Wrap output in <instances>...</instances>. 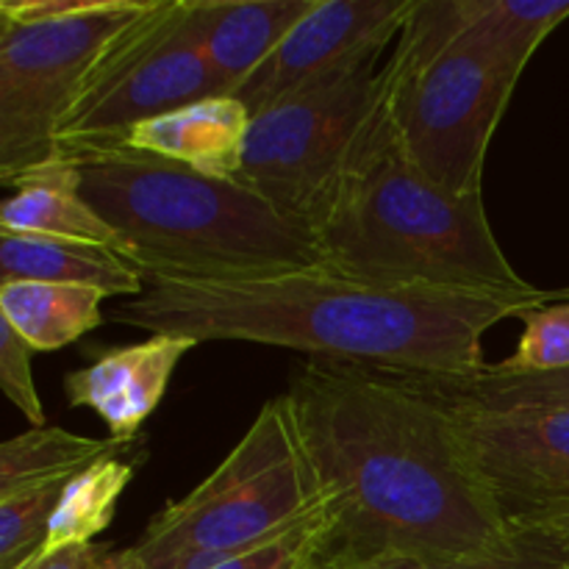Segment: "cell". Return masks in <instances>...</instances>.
<instances>
[{"mask_svg": "<svg viewBox=\"0 0 569 569\" xmlns=\"http://www.w3.org/2000/svg\"><path fill=\"white\" fill-rule=\"evenodd\" d=\"M287 395L328 498L309 567L445 565L520 542L428 381L311 361Z\"/></svg>", "mask_w": 569, "mask_h": 569, "instance_id": "obj_1", "label": "cell"}, {"mask_svg": "<svg viewBox=\"0 0 569 569\" xmlns=\"http://www.w3.org/2000/svg\"><path fill=\"white\" fill-rule=\"evenodd\" d=\"M548 298L383 287L331 270L250 281L144 278V292L111 311V322L194 342H253L298 350L415 381H467L487 370L483 337Z\"/></svg>", "mask_w": 569, "mask_h": 569, "instance_id": "obj_2", "label": "cell"}, {"mask_svg": "<svg viewBox=\"0 0 569 569\" xmlns=\"http://www.w3.org/2000/svg\"><path fill=\"white\" fill-rule=\"evenodd\" d=\"M311 231L326 270L356 281L509 298L553 295L511 267L483 194L459 198L411 161L383 87Z\"/></svg>", "mask_w": 569, "mask_h": 569, "instance_id": "obj_3", "label": "cell"}, {"mask_svg": "<svg viewBox=\"0 0 569 569\" xmlns=\"http://www.w3.org/2000/svg\"><path fill=\"white\" fill-rule=\"evenodd\" d=\"M83 198L142 278L250 281L326 270L317 237L239 178H214L120 142L59 148Z\"/></svg>", "mask_w": 569, "mask_h": 569, "instance_id": "obj_4", "label": "cell"}, {"mask_svg": "<svg viewBox=\"0 0 569 569\" xmlns=\"http://www.w3.org/2000/svg\"><path fill=\"white\" fill-rule=\"evenodd\" d=\"M292 398L270 400L214 472L167 503L133 548L128 569H214L281 539L326 511Z\"/></svg>", "mask_w": 569, "mask_h": 569, "instance_id": "obj_5", "label": "cell"}, {"mask_svg": "<svg viewBox=\"0 0 569 569\" xmlns=\"http://www.w3.org/2000/svg\"><path fill=\"white\" fill-rule=\"evenodd\" d=\"M517 83L515 70L459 37L456 0H415L383 64L406 153L459 198H481L489 144Z\"/></svg>", "mask_w": 569, "mask_h": 569, "instance_id": "obj_6", "label": "cell"}, {"mask_svg": "<svg viewBox=\"0 0 569 569\" xmlns=\"http://www.w3.org/2000/svg\"><path fill=\"white\" fill-rule=\"evenodd\" d=\"M222 94L203 44V0H148L111 37L59 128V148L117 142L137 122Z\"/></svg>", "mask_w": 569, "mask_h": 569, "instance_id": "obj_7", "label": "cell"}, {"mask_svg": "<svg viewBox=\"0 0 569 569\" xmlns=\"http://www.w3.org/2000/svg\"><path fill=\"white\" fill-rule=\"evenodd\" d=\"M148 0H89L87 9L48 22L0 17V178L59 161V128L76 106L94 61Z\"/></svg>", "mask_w": 569, "mask_h": 569, "instance_id": "obj_8", "label": "cell"}, {"mask_svg": "<svg viewBox=\"0 0 569 569\" xmlns=\"http://www.w3.org/2000/svg\"><path fill=\"white\" fill-rule=\"evenodd\" d=\"M383 50L253 117L239 181L311 228L381 98Z\"/></svg>", "mask_w": 569, "mask_h": 569, "instance_id": "obj_9", "label": "cell"}, {"mask_svg": "<svg viewBox=\"0 0 569 569\" xmlns=\"http://www.w3.org/2000/svg\"><path fill=\"white\" fill-rule=\"evenodd\" d=\"M411 6L415 0H317L233 98L256 117L306 92L353 61L387 50Z\"/></svg>", "mask_w": 569, "mask_h": 569, "instance_id": "obj_10", "label": "cell"}, {"mask_svg": "<svg viewBox=\"0 0 569 569\" xmlns=\"http://www.w3.org/2000/svg\"><path fill=\"white\" fill-rule=\"evenodd\" d=\"M450 406L483 478L509 515L569 500V409Z\"/></svg>", "mask_w": 569, "mask_h": 569, "instance_id": "obj_11", "label": "cell"}, {"mask_svg": "<svg viewBox=\"0 0 569 569\" xmlns=\"http://www.w3.org/2000/svg\"><path fill=\"white\" fill-rule=\"evenodd\" d=\"M198 342L153 333L142 342L106 350L83 370L67 372L64 395L72 409H89L106 422L109 439L133 445L142 422L159 409L172 372Z\"/></svg>", "mask_w": 569, "mask_h": 569, "instance_id": "obj_12", "label": "cell"}, {"mask_svg": "<svg viewBox=\"0 0 569 569\" xmlns=\"http://www.w3.org/2000/svg\"><path fill=\"white\" fill-rule=\"evenodd\" d=\"M253 114L233 94H211L167 114L137 122L122 139L139 153L176 161L214 178H239Z\"/></svg>", "mask_w": 569, "mask_h": 569, "instance_id": "obj_13", "label": "cell"}, {"mask_svg": "<svg viewBox=\"0 0 569 569\" xmlns=\"http://www.w3.org/2000/svg\"><path fill=\"white\" fill-rule=\"evenodd\" d=\"M317 0H203V44L222 94H233Z\"/></svg>", "mask_w": 569, "mask_h": 569, "instance_id": "obj_14", "label": "cell"}, {"mask_svg": "<svg viewBox=\"0 0 569 569\" xmlns=\"http://www.w3.org/2000/svg\"><path fill=\"white\" fill-rule=\"evenodd\" d=\"M42 281L100 289L106 298H139L142 272L117 250L81 239L0 231V283Z\"/></svg>", "mask_w": 569, "mask_h": 569, "instance_id": "obj_15", "label": "cell"}, {"mask_svg": "<svg viewBox=\"0 0 569 569\" xmlns=\"http://www.w3.org/2000/svg\"><path fill=\"white\" fill-rule=\"evenodd\" d=\"M14 194L0 206V231L33 233V237L81 239L120 253L114 228L83 198L81 181L70 161L33 170L11 183Z\"/></svg>", "mask_w": 569, "mask_h": 569, "instance_id": "obj_16", "label": "cell"}, {"mask_svg": "<svg viewBox=\"0 0 569 569\" xmlns=\"http://www.w3.org/2000/svg\"><path fill=\"white\" fill-rule=\"evenodd\" d=\"M103 300L100 289L70 283H0V317L33 353L67 348L103 326Z\"/></svg>", "mask_w": 569, "mask_h": 569, "instance_id": "obj_17", "label": "cell"}, {"mask_svg": "<svg viewBox=\"0 0 569 569\" xmlns=\"http://www.w3.org/2000/svg\"><path fill=\"white\" fill-rule=\"evenodd\" d=\"M567 17L569 0H456L459 37L517 76Z\"/></svg>", "mask_w": 569, "mask_h": 569, "instance_id": "obj_18", "label": "cell"}, {"mask_svg": "<svg viewBox=\"0 0 569 569\" xmlns=\"http://www.w3.org/2000/svg\"><path fill=\"white\" fill-rule=\"evenodd\" d=\"M131 445L81 437L59 426L31 428L0 445V498L53 483H70L103 456Z\"/></svg>", "mask_w": 569, "mask_h": 569, "instance_id": "obj_19", "label": "cell"}, {"mask_svg": "<svg viewBox=\"0 0 569 569\" xmlns=\"http://www.w3.org/2000/svg\"><path fill=\"white\" fill-rule=\"evenodd\" d=\"M126 450L131 448L103 456L89 470L78 472L67 483L59 506L50 517L48 539H44V548L37 559L59 553L64 548H76V545H92L94 537L111 526L122 492L137 476V465L131 459H122Z\"/></svg>", "mask_w": 569, "mask_h": 569, "instance_id": "obj_20", "label": "cell"}, {"mask_svg": "<svg viewBox=\"0 0 569 569\" xmlns=\"http://www.w3.org/2000/svg\"><path fill=\"white\" fill-rule=\"evenodd\" d=\"M431 383L445 400L478 411L515 409H569V367L553 372L503 376L492 367L467 381Z\"/></svg>", "mask_w": 569, "mask_h": 569, "instance_id": "obj_21", "label": "cell"}, {"mask_svg": "<svg viewBox=\"0 0 569 569\" xmlns=\"http://www.w3.org/2000/svg\"><path fill=\"white\" fill-rule=\"evenodd\" d=\"M64 487L53 483L0 498V569H26L37 561Z\"/></svg>", "mask_w": 569, "mask_h": 569, "instance_id": "obj_22", "label": "cell"}, {"mask_svg": "<svg viewBox=\"0 0 569 569\" xmlns=\"http://www.w3.org/2000/svg\"><path fill=\"white\" fill-rule=\"evenodd\" d=\"M522 333L517 348L498 365H489L503 376L553 372L569 367V300H550L531 311H522Z\"/></svg>", "mask_w": 569, "mask_h": 569, "instance_id": "obj_23", "label": "cell"}, {"mask_svg": "<svg viewBox=\"0 0 569 569\" xmlns=\"http://www.w3.org/2000/svg\"><path fill=\"white\" fill-rule=\"evenodd\" d=\"M31 356L33 350L0 317V389L14 403V409L31 422V428H44L48 417H44L42 400L33 387Z\"/></svg>", "mask_w": 569, "mask_h": 569, "instance_id": "obj_24", "label": "cell"}, {"mask_svg": "<svg viewBox=\"0 0 569 569\" xmlns=\"http://www.w3.org/2000/svg\"><path fill=\"white\" fill-rule=\"evenodd\" d=\"M569 553L545 537L520 533V542L509 550L472 559L445 561V565H420V567H389V569H565Z\"/></svg>", "mask_w": 569, "mask_h": 569, "instance_id": "obj_25", "label": "cell"}, {"mask_svg": "<svg viewBox=\"0 0 569 569\" xmlns=\"http://www.w3.org/2000/svg\"><path fill=\"white\" fill-rule=\"evenodd\" d=\"M26 569H128V565L122 559V550H111L109 545L92 542L50 553Z\"/></svg>", "mask_w": 569, "mask_h": 569, "instance_id": "obj_26", "label": "cell"}, {"mask_svg": "<svg viewBox=\"0 0 569 569\" xmlns=\"http://www.w3.org/2000/svg\"><path fill=\"white\" fill-rule=\"evenodd\" d=\"M509 517L517 533L545 537L569 553V500H559V503L539 506V509L520 511V515Z\"/></svg>", "mask_w": 569, "mask_h": 569, "instance_id": "obj_27", "label": "cell"}, {"mask_svg": "<svg viewBox=\"0 0 569 569\" xmlns=\"http://www.w3.org/2000/svg\"><path fill=\"white\" fill-rule=\"evenodd\" d=\"M561 300H569V287L561 289Z\"/></svg>", "mask_w": 569, "mask_h": 569, "instance_id": "obj_28", "label": "cell"}, {"mask_svg": "<svg viewBox=\"0 0 569 569\" xmlns=\"http://www.w3.org/2000/svg\"><path fill=\"white\" fill-rule=\"evenodd\" d=\"M303 569H331V567H309V565H306Z\"/></svg>", "mask_w": 569, "mask_h": 569, "instance_id": "obj_29", "label": "cell"}, {"mask_svg": "<svg viewBox=\"0 0 569 569\" xmlns=\"http://www.w3.org/2000/svg\"><path fill=\"white\" fill-rule=\"evenodd\" d=\"M565 569H569V561H567V567H565Z\"/></svg>", "mask_w": 569, "mask_h": 569, "instance_id": "obj_30", "label": "cell"}]
</instances>
